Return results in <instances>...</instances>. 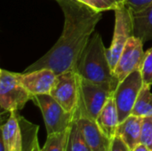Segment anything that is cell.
I'll list each match as a JSON object with an SVG mask.
<instances>
[{
	"instance_id": "cell-23",
	"label": "cell",
	"mask_w": 152,
	"mask_h": 151,
	"mask_svg": "<svg viewBox=\"0 0 152 151\" xmlns=\"http://www.w3.org/2000/svg\"><path fill=\"white\" fill-rule=\"evenodd\" d=\"M109 151H132L126 142L118 135H116L112 140L110 146Z\"/></svg>"
},
{
	"instance_id": "cell-9",
	"label": "cell",
	"mask_w": 152,
	"mask_h": 151,
	"mask_svg": "<svg viewBox=\"0 0 152 151\" xmlns=\"http://www.w3.org/2000/svg\"><path fill=\"white\" fill-rule=\"evenodd\" d=\"M144 54L143 43L139 38L132 36L126 44L113 69V74L116 79L120 83L133 72L140 70Z\"/></svg>"
},
{
	"instance_id": "cell-12",
	"label": "cell",
	"mask_w": 152,
	"mask_h": 151,
	"mask_svg": "<svg viewBox=\"0 0 152 151\" xmlns=\"http://www.w3.org/2000/svg\"><path fill=\"white\" fill-rule=\"evenodd\" d=\"M2 139L6 151H24V142L17 111L10 112L6 122L2 125Z\"/></svg>"
},
{
	"instance_id": "cell-8",
	"label": "cell",
	"mask_w": 152,
	"mask_h": 151,
	"mask_svg": "<svg viewBox=\"0 0 152 151\" xmlns=\"http://www.w3.org/2000/svg\"><path fill=\"white\" fill-rule=\"evenodd\" d=\"M143 87L142 77L140 70H136L121 81L112 96L115 100L119 123L132 115L138 95Z\"/></svg>"
},
{
	"instance_id": "cell-18",
	"label": "cell",
	"mask_w": 152,
	"mask_h": 151,
	"mask_svg": "<svg viewBox=\"0 0 152 151\" xmlns=\"http://www.w3.org/2000/svg\"><path fill=\"white\" fill-rule=\"evenodd\" d=\"M67 151H92L74 118L69 130Z\"/></svg>"
},
{
	"instance_id": "cell-6",
	"label": "cell",
	"mask_w": 152,
	"mask_h": 151,
	"mask_svg": "<svg viewBox=\"0 0 152 151\" xmlns=\"http://www.w3.org/2000/svg\"><path fill=\"white\" fill-rule=\"evenodd\" d=\"M49 94L65 110L75 113L80 95L79 75L75 69L58 74Z\"/></svg>"
},
{
	"instance_id": "cell-19",
	"label": "cell",
	"mask_w": 152,
	"mask_h": 151,
	"mask_svg": "<svg viewBox=\"0 0 152 151\" xmlns=\"http://www.w3.org/2000/svg\"><path fill=\"white\" fill-rule=\"evenodd\" d=\"M143 85L150 86L152 85V47L145 52L142 64L140 69Z\"/></svg>"
},
{
	"instance_id": "cell-20",
	"label": "cell",
	"mask_w": 152,
	"mask_h": 151,
	"mask_svg": "<svg viewBox=\"0 0 152 151\" xmlns=\"http://www.w3.org/2000/svg\"><path fill=\"white\" fill-rule=\"evenodd\" d=\"M141 144H143L149 150L152 151V117H146L142 119Z\"/></svg>"
},
{
	"instance_id": "cell-17",
	"label": "cell",
	"mask_w": 152,
	"mask_h": 151,
	"mask_svg": "<svg viewBox=\"0 0 152 151\" xmlns=\"http://www.w3.org/2000/svg\"><path fill=\"white\" fill-rule=\"evenodd\" d=\"M70 127L61 133L47 134V138L40 151H67Z\"/></svg>"
},
{
	"instance_id": "cell-3",
	"label": "cell",
	"mask_w": 152,
	"mask_h": 151,
	"mask_svg": "<svg viewBox=\"0 0 152 151\" xmlns=\"http://www.w3.org/2000/svg\"><path fill=\"white\" fill-rule=\"evenodd\" d=\"M31 101L42 113L47 134L61 133L71 126L75 113L65 110L50 94L34 95Z\"/></svg>"
},
{
	"instance_id": "cell-15",
	"label": "cell",
	"mask_w": 152,
	"mask_h": 151,
	"mask_svg": "<svg viewBox=\"0 0 152 151\" xmlns=\"http://www.w3.org/2000/svg\"><path fill=\"white\" fill-rule=\"evenodd\" d=\"M134 36L143 44L152 40V4L137 12H133Z\"/></svg>"
},
{
	"instance_id": "cell-7",
	"label": "cell",
	"mask_w": 152,
	"mask_h": 151,
	"mask_svg": "<svg viewBox=\"0 0 152 151\" xmlns=\"http://www.w3.org/2000/svg\"><path fill=\"white\" fill-rule=\"evenodd\" d=\"M111 95L112 93L107 89L80 77V95L75 113L96 120L100 111Z\"/></svg>"
},
{
	"instance_id": "cell-2",
	"label": "cell",
	"mask_w": 152,
	"mask_h": 151,
	"mask_svg": "<svg viewBox=\"0 0 152 151\" xmlns=\"http://www.w3.org/2000/svg\"><path fill=\"white\" fill-rule=\"evenodd\" d=\"M75 70L80 77L101 85L112 94L119 84L114 77L107 49L99 33H94L91 36L78 59Z\"/></svg>"
},
{
	"instance_id": "cell-26",
	"label": "cell",
	"mask_w": 152,
	"mask_h": 151,
	"mask_svg": "<svg viewBox=\"0 0 152 151\" xmlns=\"http://www.w3.org/2000/svg\"><path fill=\"white\" fill-rule=\"evenodd\" d=\"M40 147H39V144H38V142L37 141L36 142H35V144H34V146H33V149H32V150L31 151H40Z\"/></svg>"
},
{
	"instance_id": "cell-27",
	"label": "cell",
	"mask_w": 152,
	"mask_h": 151,
	"mask_svg": "<svg viewBox=\"0 0 152 151\" xmlns=\"http://www.w3.org/2000/svg\"><path fill=\"white\" fill-rule=\"evenodd\" d=\"M0 151H6L5 148H4V145L2 141H1V143H0Z\"/></svg>"
},
{
	"instance_id": "cell-22",
	"label": "cell",
	"mask_w": 152,
	"mask_h": 151,
	"mask_svg": "<svg viewBox=\"0 0 152 151\" xmlns=\"http://www.w3.org/2000/svg\"><path fill=\"white\" fill-rule=\"evenodd\" d=\"M126 4L132 12H137L151 5L152 0H126Z\"/></svg>"
},
{
	"instance_id": "cell-4",
	"label": "cell",
	"mask_w": 152,
	"mask_h": 151,
	"mask_svg": "<svg viewBox=\"0 0 152 151\" xmlns=\"http://www.w3.org/2000/svg\"><path fill=\"white\" fill-rule=\"evenodd\" d=\"M31 100L32 95L20 83L15 72L0 70V106L4 111H19Z\"/></svg>"
},
{
	"instance_id": "cell-1",
	"label": "cell",
	"mask_w": 152,
	"mask_h": 151,
	"mask_svg": "<svg viewBox=\"0 0 152 151\" xmlns=\"http://www.w3.org/2000/svg\"><path fill=\"white\" fill-rule=\"evenodd\" d=\"M56 1L64 14L62 33L55 44L23 72L50 69L58 75L76 69L80 55L102 18V12L78 0Z\"/></svg>"
},
{
	"instance_id": "cell-11",
	"label": "cell",
	"mask_w": 152,
	"mask_h": 151,
	"mask_svg": "<svg viewBox=\"0 0 152 151\" xmlns=\"http://www.w3.org/2000/svg\"><path fill=\"white\" fill-rule=\"evenodd\" d=\"M75 119L92 151H109L111 140L101 130L95 120L76 113Z\"/></svg>"
},
{
	"instance_id": "cell-10",
	"label": "cell",
	"mask_w": 152,
	"mask_h": 151,
	"mask_svg": "<svg viewBox=\"0 0 152 151\" xmlns=\"http://www.w3.org/2000/svg\"><path fill=\"white\" fill-rule=\"evenodd\" d=\"M20 83L32 95L49 94L56 80L57 74L50 69H40L29 72L16 73Z\"/></svg>"
},
{
	"instance_id": "cell-14",
	"label": "cell",
	"mask_w": 152,
	"mask_h": 151,
	"mask_svg": "<svg viewBox=\"0 0 152 151\" xmlns=\"http://www.w3.org/2000/svg\"><path fill=\"white\" fill-rule=\"evenodd\" d=\"M95 121L101 130L110 140L116 136L117 128L119 125V118L117 105L112 95L104 104Z\"/></svg>"
},
{
	"instance_id": "cell-16",
	"label": "cell",
	"mask_w": 152,
	"mask_h": 151,
	"mask_svg": "<svg viewBox=\"0 0 152 151\" xmlns=\"http://www.w3.org/2000/svg\"><path fill=\"white\" fill-rule=\"evenodd\" d=\"M132 115L141 117H152V93L150 86L143 85L142 88L134 106Z\"/></svg>"
},
{
	"instance_id": "cell-21",
	"label": "cell",
	"mask_w": 152,
	"mask_h": 151,
	"mask_svg": "<svg viewBox=\"0 0 152 151\" xmlns=\"http://www.w3.org/2000/svg\"><path fill=\"white\" fill-rule=\"evenodd\" d=\"M99 4L100 11L102 12L104 11H115L117 8L125 4L126 0H97Z\"/></svg>"
},
{
	"instance_id": "cell-24",
	"label": "cell",
	"mask_w": 152,
	"mask_h": 151,
	"mask_svg": "<svg viewBox=\"0 0 152 151\" xmlns=\"http://www.w3.org/2000/svg\"><path fill=\"white\" fill-rule=\"evenodd\" d=\"M79 2L85 4L86 5L93 8L94 10H96L98 12H101L100 11V8H99V4H98V1L97 0H78Z\"/></svg>"
},
{
	"instance_id": "cell-13",
	"label": "cell",
	"mask_w": 152,
	"mask_h": 151,
	"mask_svg": "<svg viewBox=\"0 0 152 151\" xmlns=\"http://www.w3.org/2000/svg\"><path fill=\"white\" fill-rule=\"evenodd\" d=\"M143 117L131 115L119 123L116 135L119 136L131 150L141 144V131Z\"/></svg>"
},
{
	"instance_id": "cell-5",
	"label": "cell",
	"mask_w": 152,
	"mask_h": 151,
	"mask_svg": "<svg viewBox=\"0 0 152 151\" xmlns=\"http://www.w3.org/2000/svg\"><path fill=\"white\" fill-rule=\"evenodd\" d=\"M115 28L110 46L107 49L108 58L112 69L116 66L120 54L127 43L134 36L133 12L125 4L115 11Z\"/></svg>"
},
{
	"instance_id": "cell-25",
	"label": "cell",
	"mask_w": 152,
	"mask_h": 151,
	"mask_svg": "<svg viewBox=\"0 0 152 151\" xmlns=\"http://www.w3.org/2000/svg\"><path fill=\"white\" fill-rule=\"evenodd\" d=\"M132 151H150L148 149H147V147H145L143 144H139L135 149H134Z\"/></svg>"
}]
</instances>
